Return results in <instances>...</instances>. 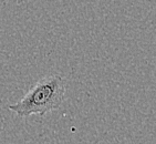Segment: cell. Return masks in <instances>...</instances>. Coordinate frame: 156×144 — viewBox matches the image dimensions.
<instances>
[{
    "label": "cell",
    "mask_w": 156,
    "mask_h": 144,
    "mask_svg": "<svg viewBox=\"0 0 156 144\" xmlns=\"http://www.w3.org/2000/svg\"><path fill=\"white\" fill-rule=\"evenodd\" d=\"M66 85L59 74H50L33 84L18 102L9 105V110L20 117L44 115L59 110L66 100Z\"/></svg>",
    "instance_id": "6da1fadb"
}]
</instances>
